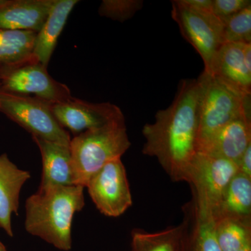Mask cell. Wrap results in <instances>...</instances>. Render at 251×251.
I'll return each instance as SVG.
<instances>
[{
    "label": "cell",
    "mask_w": 251,
    "mask_h": 251,
    "mask_svg": "<svg viewBox=\"0 0 251 251\" xmlns=\"http://www.w3.org/2000/svg\"><path fill=\"white\" fill-rule=\"evenodd\" d=\"M239 173L251 177V145L247 149L237 163Z\"/></svg>",
    "instance_id": "obj_25"
},
{
    "label": "cell",
    "mask_w": 251,
    "mask_h": 251,
    "mask_svg": "<svg viewBox=\"0 0 251 251\" xmlns=\"http://www.w3.org/2000/svg\"><path fill=\"white\" fill-rule=\"evenodd\" d=\"M5 1H6V0H0V5L4 4Z\"/></svg>",
    "instance_id": "obj_29"
},
{
    "label": "cell",
    "mask_w": 251,
    "mask_h": 251,
    "mask_svg": "<svg viewBox=\"0 0 251 251\" xmlns=\"http://www.w3.org/2000/svg\"><path fill=\"white\" fill-rule=\"evenodd\" d=\"M216 240L222 251H239L251 242V219L221 217L214 221Z\"/></svg>",
    "instance_id": "obj_20"
},
{
    "label": "cell",
    "mask_w": 251,
    "mask_h": 251,
    "mask_svg": "<svg viewBox=\"0 0 251 251\" xmlns=\"http://www.w3.org/2000/svg\"><path fill=\"white\" fill-rule=\"evenodd\" d=\"M30 176L10 161L6 153L0 155V227L10 237L14 236L11 216L18 214L21 188Z\"/></svg>",
    "instance_id": "obj_15"
},
{
    "label": "cell",
    "mask_w": 251,
    "mask_h": 251,
    "mask_svg": "<svg viewBox=\"0 0 251 251\" xmlns=\"http://www.w3.org/2000/svg\"><path fill=\"white\" fill-rule=\"evenodd\" d=\"M0 91L34 97L51 105L73 97L67 85L54 80L47 67L35 60L0 72Z\"/></svg>",
    "instance_id": "obj_8"
},
{
    "label": "cell",
    "mask_w": 251,
    "mask_h": 251,
    "mask_svg": "<svg viewBox=\"0 0 251 251\" xmlns=\"http://www.w3.org/2000/svg\"><path fill=\"white\" fill-rule=\"evenodd\" d=\"M0 251H6V248H5L4 244L0 242Z\"/></svg>",
    "instance_id": "obj_28"
},
{
    "label": "cell",
    "mask_w": 251,
    "mask_h": 251,
    "mask_svg": "<svg viewBox=\"0 0 251 251\" xmlns=\"http://www.w3.org/2000/svg\"><path fill=\"white\" fill-rule=\"evenodd\" d=\"M199 79L180 82L174 100L160 110L153 124L144 126L143 153L155 157L173 181H186L199 143Z\"/></svg>",
    "instance_id": "obj_1"
},
{
    "label": "cell",
    "mask_w": 251,
    "mask_h": 251,
    "mask_svg": "<svg viewBox=\"0 0 251 251\" xmlns=\"http://www.w3.org/2000/svg\"><path fill=\"white\" fill-rule=\"evenodd\" d=\"M130 145L125 120L75 135L69 145L75 185L85 187L92 175L108 162L121 158Z\"/></svg>",
    "instance_id": "obj_3"
},
{
    "label": "cell",
    "mask_w": 251,
    "mask_h": 251,
    "mask_svg": "<svg viewBox=\"0 0 251 251\" xmlns=\"http://www.w3.org/2000/svg\"><path fill=\"white\" fill-rule=\"evenodd\" d=\"M187 219L175 227L158 232L142 229L132 232L133 251H181L186 240Z\"/></svg>",
    "instance_id": "obj_19"
},
{
    "label": "cell",
    "mask_w": 251,
    "mask_h": 251,
    "mask_svg": "<svg viewBox=\"0 0 251 251\" xmlns=\"http://www.w3.org/2000/svg\"><path fill=\"white\" fill-rule=\"evenodd\" d=\"M190 209L193 222L191 224L187 214L188 227L191 229L188 234L189 251H222L216 240L213 218L198 212L193 205Z\"/></svg>",
    "instance_id": "obj_21"
},
{
    "label": "cell",
    "mask_w": 251,
    "mask_h": 251,
    "mask_svg": "<svg viewBox=\"0 0 251 251\" xmlns=\"http://www.w3.org/2000/svg\"><path fill=\"white\" fill-rule=\"evenodd\" d=\"M223 37L224 44H251V5L224 25Z\"/></svg>",
    "instance_id": "obj_22"
},
{
    "label": "cell",
    "mask_w": 251,
    "mask_h": 251,
    "mask_svg": "<svg viewBox=\"0 0 251 251\" xmlns=\"http://www.w3.org/2000/svg\"><path fill=\"white\" fill-rule=\"evenodd\" d=\"M78 2V0H54L45 23L36 33L33 50L36 62L48 67L68 18Z\"/></svg>",
    "instance_id": "obj_16"
},
{
    "label": "cell",
    "mask_w": 251,
    "mask_h": 251,
    "mask_svg": "<svg viewBox=\"0 0 251 251\" xmlns=\"http://www.w3.org/2000/svg\"><path fill=\"white\" fill-rule=\"evenodd\" d=\"M171 16L183 37L196 50L210 74L218 51L224 44V25L211 11L192 9L181 0L172 1Z\"/></svg>",
    "instance_id": "obj_7"
},
{
    "label": "cell",
    "mask_w": 251,
    "mask_h": 251,
    "mask_svg": "<svg viewBox=\"0 0 251 251\" xmlns=\"http://www.w3.org/2000/svg\"><path fill=\"white\" fill-rule=\"evenodd\" d=\"M51 110L61 126L75 136L87 130L125 120L121 109L115 104L90 103L75 97L51 105Z\"/></svg>",
    "instance_id": "obj_10"
},
{
    "label": "cell",
    "mask_w": 251,
    "mask_h": 251,
    "mask_svg": "<svg viewBox=\"0 0 251 251\" xmlns=\"http://www.w3.org/2000/svg\"><path fill=\"white\" fill-rule=\"evenodd\" d=\"M245 44L226 43L220 48L210 75L244 95L251 94V67L244 57Z\"/></svg>",
    "instance_id": "obj_13"
},
{
    "label": "cell",
    "mask_w": 251,
    "mask_h": 251,
    "mask_svg": "<svg viewBox=\"0 0 251 251\" xmlns=\"http://www.w3.org/2000/svg\"><path fill=\"white\" fill-rule=\"evenodd\" d=\"M0 112L31 133V136L70 145L69 131L56 120L51 105L28 96L0 91Z\"/></svg>",
    "instance_id": "obj_6"
},
{
    "label": "cell",
    "mask_w": 251,
    "mask_h": 251,
    "mask_svg": "<svg viewBox=\"0 0 251 251\" xmlns=\"http://www.w3.org/2000/svg\"><path fill=\"white\" fill-rule=\"evenodd\" d=\"M54 0H6L0 5V29L37 33Z\"/></svg>",
    "instance_id": "obj_14"
},
{
    "label": "cell",
    "mask_w": 251,
    "mask_h": 251,
    "mask_svg": "<svg viewBox=\"0 0 251 251\" xmlns=\"http://www.w3.org/2000/svg\"><path fill=\"white\" fill-rule=\"evenodd\" d=\"M84 188L58 186L31 196L25 205V227L28 233L59 250H70L73 219L85 206Z\"/></svg>",
    "instance_id": "obj_2"
},
{
    "label": "cell",
    "mask_w": 251,
    "mask_h": 251,
    "mask_svg": "<svg viewBox=\"0 0 251 251\" xmlns=\"http://www.w3.org/2000/svg\"><path fill=\"white\" fill-rule=\"evenodd\" d=\"M36 33L0 29V72L34 60Z\"/></svg>",
    "instance_id": "obj_17"
},
{
    "label": "cell",
    "mask_w": 251,
    "mask_h": 251,
    "mask_svg": "<svg viewBox=\"0 0 251 251\" xmlns=\"http://www.w3.org/2000/svg\"><path fill=\"white\" fill-rule=\"evenodd\" d=\"M239 251H251V242H249V244H247L245 247H243Z\"/></svg>",
    "instance_id": "obj_27"
},
{
    "label": "cell",
    "mask_w": 251,
    "mask_h": 251,
    "mask_svg": "<svg viewBox=\"0 0 251 251\" xmlns=\"http://www.w3.org/2000/svg\"><path fill=\"white\" fill-rule=\"evenodd\" d=\"M251 5L250 0H212L211 13L224 25L231 18Z\"/></svg>",
    "instance_id": "obj_24"
},
{
    "label": "cell",
    "mask_w": 251,
    "mask_h": 251,
    "mask_svg": "<svg viewBox=\"0 0 251 251\" xmlns=\"http://www.w3.org/2000/svg\"><path fill=\"white\" fill-rule=\"evenodd\" d=\"M251 219V177L238 173L222 198L214 221L221 217Z\"/></svg>",
    "instance_id": "obj_18"
},
{
    "label": "cell",
    "mask_w": 251,
    "mask_h": 251,
    "mask_svg": "<svg viewBox=\"0 0 251 251\" xmlns=\"http://www.w3.org/2000/svg\"><path fill=\"white\" fill-rule=\"evenodd\" d=\"M142 0H103L99 8V14L112 21L125 22L143 9Z\"/></svg>",
    "instance_id": "obj_23"
},
{
    "label": "cell",
    "mask_w": 251,
    "mask_h": 251,
    "mask_svg": "<svg viewBox=\"0 0 251 251\" xmlns=\"http://www.w3.org/2000/svg\"><path fill=\"white\" fill-rule=\"evenodd\" d=\"M40 151L43 163L40 192L58 186L75 185L69 145L32 137ZM77 186V185H76Z\"/></svg>",
    "instance_id": "obj_12"
},
{
    "label": "cell",
    "mask_w": 251,
    "mask_h": 251,
    "mask_svg": "<svg viewBox=\"0 0 251 251\" xmlns=\"http://www.w3.org/2000/svg\"><path fill=\"white\" fill-rule=\"evenodd\" d=\"M183 3L192 9L199 11H211L212 0H181Z\"/></svg>",
    "instance_id": "obj_26"
},
{
    "label": "cell",
    "mask_w": 251,
    "mask_h": 251,
    "mask_svg": "<svg viewBox=\"0 0 251 251\" xmlns=\"http://www.w3.org/2000/svg\"><path fill=\"white\" fill-rule=\"evenodd\" d=\"M238 173L239 168L234 162L197 152L186 179L193 187L196 210L214 221L226 188Z\"/></svg>",
    "instance_id": "obj_5"
},
{
    "label": "cell",
    "mask_w": 251,
    "mask_h": 251,
    "mask_svg": "<svg viewBox=\"0 0 251 251\" xmlns=\"http://www.w3.org/2000/svg\"><path fill=\"white\" fill-rule=\"evenodd\" d=\"M198 79L201 84L199 146L229 122L251 114V96L237 92L204 71Z\"/></svg>",
    "instance_id": "obj_4"
},
{
    "label": "cell",
    "mask_w": 251,
    "mask_h": 251,
    "mask_svg": "<svg viewBox=\"0 0 251 251\" xmlns=\"http://www.w3.org/2000/svg\"><path fill=\"white\" fill-rule=\"evenodd\" d=\"M85 187L97 209L109 217L122 215L133 204L121 158L108 162L92 175Z\"/></svg>",
    "instance_id": "obj_9"
},
{
    "label": "cell",
    "mask_w": 251,
    "mask_h": 251,
    "mask_svg": "<svg viewBox=\"0 0 251 251\" xmlns=\"http://www.w3.org/2000/svg\"><path fill=\"white\" fill-rule=\"evenodd\" d=\"M251 145V114L229 122L198 146V152L226 158L237 164Z\"/></svg>",
    "instance_id": "obj_11"
}]
</instances>
